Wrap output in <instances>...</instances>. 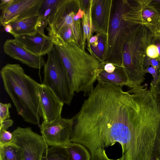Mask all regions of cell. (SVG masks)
Listing matches in <instances>:
<instances>
[{
    "instance_id": "6da1fadb",
    "label": "cell",
    "mask_w": 160,
    "mask_h": 160,
    "mask_svg": "<svg viewBox=\"0 0 160 160\" xmlns=\"http://www.w3.org/2000/svg\"><path fill=\"white\" fill-rule=\"evenodd\" d=\"M97 82L73 117L70 142L85 146L91 160H138L147 130L140 90Z\"/></svg>"
},
{
    "instance_id": "7a4b0ae2",
    "label": "cell",
    "mask_w": 160,
    "mask_h": 160,
    "mask_svg": "<svg viewBox=\"0 0 160 160\" xmlns=\"http://www.w3.org/2000/svg\"><path fill=\"white\" fill-rule=\"evenodd\" d=\"M0 73L4 88L18 114L25 121L39 127L42 118L41 84L27 75L18 64L8 63L2 68Z\"/></svg>"
},
{
    "instance_id": "3957f363",
    "label": "cell",
    "mask_w": 160,
    "mask_h": 160,
    "mask_svg": "<svg viewBox=\"0 0 160 160\" xmlns=\"http://www.w3.org/2000/svg\"><path fill=\"white\" fill-rule=\"evenodd\" d=\"M54 46L62 60L74 92L88 94L93 89L101 62L76 43L59 41Z\"/></svg>"
},
{
    "instance_id": "277c9868",
    "label": "cell",
    "mask_w": 160,
    "mask_h": 160,
    "mask_svg": "<svg viewBox=\"0 0 160 160\" xmlns=\"http://www.w3.org/2000/svg\"><path fill=\"white\" fill-rule=\"evenodd\" d=\"M152 36L149 30L141 25L129 35L124 44L121 67L128 78L127 87L131 88L141 85L145 80L144 61Z\"/></svg>"
},
{
    "instance_id": "5b68a950",
    "label": "cell",
    "mask_w": 160,
    "mask_h": 160,
    "mask_svg": "<svg viewBox=\"0 0 160 160\" xmlns=\"http://www.w3.org/2000/svg\"><path fill=\"white\" fill-rule=\"evenodd\" d=\"M127 0L113 1L108 35L105 39V50L101 62L112 63L116 67L122 63L124 44L129 35L140 26H128L122 19Z\"/></svg>"
},
{
    "instance_id": "8992f818",
    "label": "cell",
    "mask_w": 160,
    "mask_h": 160,
    "mask_svg": "<svg viewBox=\"0 0 160 160\" xmlns=\"http://www.w3.org/2000/svg\"><path fill=\"white\" fill-rule=\"evenodd\" d=\"M47 55L42 84L50 88L64 103L69 105L74 92L68 72L54 46Z\"/></svg>"
},
{
    "instance_id": "52a82bcc",
    "label": "cell",
    "mask_w": 160,
    "mask_h": 160,
    "mask_svg": "<svg viewBox=\"0 0 160 160\" xmlns=\"http://www.w3.org/2000/svg\"><path fill=\"white\" fill-rule=\"evenodd\" d=\"M151 0H128L122 19L130 25L145 26L153 35L159 32L160 12L150 4Z\"/></svg>"
},
{
    "instance_id": "ba28073f",
    "label": "cell",
    "mask_w": 160,
    "mask_h": 160,
    "mask_svg": "<svg viewBox=\"0 0 160 160\" xmlns=\"http://www.w3.org/2000/svg\"><path fill=\"white\" fill-rule=\"evenodd\" d=\"M12 133L13 142L22 148L24 160H42L49 148L42 135L33 131L31 127H18Z\"/></svg>"
},
{
    "instance_id": "9c48e42d",
    "label": "cell",
    "mask_w": 160,
    "mask_h": 160,
    "mask_svg": "<svg viewBox=\"0 0 160 160\" xmlns=\"http://www.w3.org/2000/svg\"><path fill=\"white\" fill-rule=\"evenodd\" d=\"M73 125V118H65L61 117L50 123L42 122L39 127L48 146H65L71 142Z\"/></svg>"
},
{
    "instance_id": "30bf717a",
    "label": "cell",
    "mask_w": 160,
    "mask_h": 160,
    "mask_svg": "<svg viewBox=\"0 0 160 160\" xmlns=\"http://www.w3.org/2000/svg\"><path fill=\"white\" fill-rule=\"evenodd\" d=\"M48 22L42 21L38 28L37 33L33 35L15 36V40L33 54L42 56L48 53L54 46L53 39L45 35L44 30Z\"/></svg>"
},
{
    "instance_id": "8fae6325",
    "label": "cell",
    "mask_w": 160,
    "mask_h": 160,
    "mask_svg": "<svg viewBox=\"0 0 160 160\" xmlns=\"http://www.w3.org/2000/svg\"><path fill=\"white\" fill-rule=\"evenodd\" d=\"M43 0H14L2 11L0 23L4 26L12 22L38 15Z\"/></svg>"
},
{
    "instance_id": "7c38bea8",
    "label": "cell",
    "mask_w": 160,
    "mask_h": 160,
    "mask_svg": "<svg viewBox=\"0 0 160 160\" xmlns=\"http://www.w3.org/2000/svg\"><path fill=\"white\" fill-rule=\"evenodd\" d=\"M40 103L43 122L50 123L61 117L64 103L50 88L42 84Z\"/></svg>"
},
{
    "instance_id": "4fadbf2b",
    "label": "cell",
    "mask_w": 160,
    "mask_h": 160,
    "mask_svg": "<svg viewBox=\"0 0 160 160\" xmlns=\"http://www.w3.org/2000/svg\"><path fill=\"white\" fill-rule=\"evenodd\" d=\"M3 49L7 55L30 67L40 69L45 65V62L42 56L31 53L14 39L6 40L3 44Z\"/></svg>"
},
{
    "instance_id": "5bb4252c",
    "label": "cell",
    "mask_w": 160,
    "mask_h": 160,
    "mask_svg": "<svg viewBox=\"0 0 160 160\" xmlns=\"http://www.w3.org/2000/svg\"><path fill=\"white\" fill-rule=\"evenodd\" d=\"M113 0H93L92 23L96 32L106 38L111 18Z\"/></svg>"
},
{
    "instance_id": "9a60e30c",
    "label": "cell",
    "mask_w": 160,
    "mask_h": 160,
    "mask_svg": "<svg viewBox=\"0 0 160 160\" xmlns=\"http://www.w3.org/2000/svg\"><path fill=\"white\" fill-rule=\"evenodd\" d=\"M42 21L39 15L15 21L9 23L12 26L15 36L33 35L37 32Z\"/></svg>"
},
{
    "instance_id": "2e32d148",
    "label": "cell",
    "mask_w": 160,
    "mask_h": 160,
    "mask_svg": "<svg viewBox=\"0 0 160 160\" xmlns=\"http://www.w3.org/2000/svg\"><path fill=\"white\" fill-rule=\"evenodd\" d=\"M93 0H90L89 6L82 18L81 23L82 30V41L81 48L85 50V44L87 41V49L89 53L95 56L93 52L90 44V40L93 33L96 32L93 26L92 17V9Z\"/></svg>"
},
{
    "instance_id": "e0dca14e",
    "label": "cell",
    "mask_w": 160,
    "mask_h": 160,
    "mask_svg": "<svg viewBox=\"0 0 160 160\" xmlns=\"http://www.w3.org/2000/svg\"><path fill=\"white\" fill-rule=\"evenodd\" d=\"M103 64L102 63L97 72V79L99 78L103 81L112 83L121 87L123 86H127L128 78L123 68L116 67L113 72L108 73L103 69Z\"/></svg>"
},
{
    "instance_id": "ac0fdd59",
    "label": "cell",
    "mask_w": 160,
    "mask_h": 160,
    "mask_svg": "<svg viewBox=\"0 0 160 160\" xmlns=\"http://www.w3.org/2000/svg\"><path fill=\"white\" fill-rule=\"evenodd\" d=\"M64 147L68 160H91L89 152L83 145L70 142Z\"/></svg>"
},
{
    "instance_id": "d6986e66",
    "label": "cell",
    "mask_w": 160,
    "mask_h": 160,
    "mask_svg": "<svg viewBox=\"0 0 160 160\" xmlns=\"http://www.w3.org/2000/svg\"><path fill=\"white\" fill-rule=\"evenodd\" d=\"M0 160H24L22 148L13 142L0 146Z\"/></svg>"
},
{
    "instance_id": "ffe728a7",
    "label": "cell",
    "mask_w": 160,
    "mask_h": 160,
    "mask_svg": "<svg viewBox=\"0 0 160 160\" xmlns=\"http://www.w3.org/2000/svg\"><path fill=\"white\" fill-rule=\"evenodd\" d=\"M42 160H68L65 147L50 146L45 152Z\"/></svg>"
},
{
    "instance_id": "44dd1931",
    "label": "cell",
    "mask_w": 160,
    "mask_h": 160,
    "mask_svg": "<svg viewBox=\"0 0 160 160\" xmlns=\"http://www.w3.org/2000/svg\"><path fill=\"white\" fill-rule=\"evenodd\" d=\"M59 0H43L38 15L42 21L48 20L56 9Z\"/></svg>"
},
{
    "instance_id": "7402d4cb",
    "label": "cell",
    "mask_w": 160,
    "mask_h": 160,
    "mask_svg": "<svg viewBox=\"0 0 160 160\" xmlns=\"http://www.w3.org/2000/svg\"><path fill=\"white\" fill-rule=\"evenodd\" d=\"M105 37L100 34L98 39V44L96 47H91L92 50L96 58L101 62L103 59L105 50Z\"/></svg>"
},
{
    "instance_id": "603a6c76",
    "label": "cell",
    "mask_w": 160,
    "mask_h": 160,
    "mask_svg": "<svg viewBox=\"0 0 160 160\" xmlns=\"http://www.w3.org/2000/svg\"><path fill=\"white\" fill-rule=\"evenodd\" d=\"M13 137L12 132L7 130L0 129V146L8 144L13 142Z\"/></svg>"
},
{
    "instance_id": "cb8c5ba5",
    "label": "cell",
    "mask_w": 160,
    "mask_h": 160,
    "mask_svg": "<svg viewBox=\"0 0 160 160\" xmlns=\"http://www.w3.org/2000/svg\"><path fill=\"white\" fill-rule=\"evenodd\" d=\"M11 106L12 105L10 103H4L0 102V123L10 118L9 109Z\"/></svg>"
},
{
    "instance_id": "d4e9b609",
    "label": "cell",
    "mask_w": 160,
    "mask_h": 160,
    "mask_svg": "<svg viewBox=\"0 0 160 160\" xmlns=\"http://www.w3.org/2000/svg\"><path fill=\"white\" fill-rule=\"evenodd\" d=\"M145 73H149L153 77V79L150 83V85L155 87L158 80L160 72L156 68L153 66H149L144 69Z\"/></svg>"
},
{
    "instance_id": "484cf974",
    "label": "cell",
    "mask_w": 160,
    "mask_h": 160,
    "mask_svg": "<svg viewBox=\"0 0 160 160\" xmlns=\"http://www.w3.org/2000/svg\"><path fill=\"white\" fill-rule=\"evenodd\" d=\"M149 66L154 67L160 72V61L158 58H152L146 55L144 61V68Z\"/></svg>"
},
{
    "instance_id": "4316f807",
    "label": "cell",
    "mask_w": 160,
    "mask_h": 160,
    "mask_svg": "<svg viewBox=\"0 0 160 160\" xmlns=\"http://www.w3.org/2000/svg\"><path fill=\"white\" fill-rule=\"evenodd\" d=\"M146 55L152 58H158V53L157 47L151 42L147 48Z\"/></svg>"
},
{
    "instance_id": "83f0119b",
    "label": "cell",
    "mask_w": 160,
    "mask_h": 160,
    "mask_svg": "<svg viewBox=\"0 0 160 160\" xmlns=\"http://www.w3.org/2000/svg\"><path fill=\"white\" fill-rule=\"evenodd\" d=\"M151 43L157 47L158 53V58L160 61V32L152 35Z\"/></svg>"
},
{
    "instance_id": "f1b7e54d",
    "label": "cell",
    "mask_w": 160,
    "mask_h": 160,
    "mask_svg": "<svg viewBox=\"0 0 160 160\" xmlns=\"http://www.w3.org/2000/svg\"><path fill=\"white\" fill-rule=\"evenodd\" d=\"M13 121L10 119H6L0 123V129L7 130L13 124Z\"/></svg>"
},
{
    "instance_id": "f546056e",
    "label": "cell",
    "mask_w": 160,
    "mask_h": 160,
    "mask_svg": "<svg viewBox=\"0 0 160 160\" xmlns=\"http://www.w3.org/2000/svg\"><path fill=\"white\" fill-rule=\"evenodd\" d=\"M116 67L112 63H107L105 64H103V69L106 72L108 73H111L113 72L116 68Z\"/></svg>"
},
{
    "instance_id": "4dcf8cb0",
    "label": "cell",
    "mask_w": 160,
    "mask_h": 160,
    "mask_svg": "<svg viewBox=\"0 0 160 160\" xmlns=\"http://www.w3.org/2000/svg\"><path fill=\"white\" fill-rule=\"evenodd\" d=\"M14 0H1L0 3V9L2 11L7 8Z\"/></svg>"
},
{
    "instance_id": "1f68e13d",
    "label": "cell",
    "mask_w": 160,
    "mask_h": 160,
    "mask_svg": "<svg viewBox=\"0 0 160 160\" xmlns=\"http://www.w3.org/2000/svg\"><path fill=\"white\" fill-rule=\"evenodd\" d=\"M90 3V0H80V8L85 12L88 9Z\"/></svg>"
},
{
    "instance_id": "d6a6232c",
    "label": "cell",
    "mask_w": 160,
    "mask_h": 160,
    "mask_svg": "<svg viewBox=\"0 0 160 160\" xmlns=\"http://www.w3.org/2000/svg\"><path fill=\"white\" fill-rule=\"evenodd\" d=\"M150 4L160 12V0H151Z\"/></svg>"
},
{
    "instance_id": "836d02e7",
    "label": "cell",
    "mask_w": 160,
    "mask_h": 160,
    "mask_svg": "<svg viewBox=\"0 0 160 160\" xmlns=\"http://www.w3.org/2000/svg\"><path fill=\"white\" fill-rule=\"evenodd\" d=\"M85 12L84 11L82 10L81 8H79L74 18V20L77 21L80 19V18H82Z\"/></svg>"
},
{
    "instance_id": "e575fe53",
    "label": "cell",
    "mask_w": 160,
    "mask_h": 160,
    "mask_svg": "<svg viewBox=\"0 0 160 160\" xmlns=\"http://www.w3.org/2000/svg\"><path fill=\"white\" fill-rule=\"evenodd\" d=\"M3 27L4 30L6 32L11 34L13 36H15L12 28L9 23L5 25Z\"/></svg>"
},
{
    "instance_id": "d590c367",
    "label": "cell",
    "mask_w": 160,
    "mask_h": 160,
    "mask_svg": "<svg viewBox=\"0 0 160 160\" xmlns=\"http://www.w3.org/2000/svg\"><path fill=\"white\" fill-rule=\"evenodd\" d=\"M153 87L157 94L160 97V72L158 80L157 82L156 86Z\"/></svg>"
},
{
    "instance_id": "8d00e7d4",
    "label": "cell",
    "mask_w": 160,
    "mask_h": 160,
    "mask_svg": "<svg viewBox=\"0 0 160 160\" xmlns=\"http://www.w3.org/2000/svg\"><path fill=\"white\" fill-rule=\"evenodd\" d=\"M99 33H97L95 36H92L90 39V44L91 45L92 43H94L98 40V37L100 35Z\"/></svg>"
},
{
    "instance_id": "74e56055",
    "label": "cell",
    "mask_w": 160,
    "mask_h": 160,
    "mask_svg": "<svg viewBox=\"0 0 160 160\" xmlns=\"http://www.w3.org/2000/svg\"><path fill=\"white\" fill-rule=\"evenodd\" d=\"M152 160H160V157H157L153 159Z\"/></svg>"
},
{
    "instance_id": "f35d334b",
    "label": "cell",
    "mask_w": 160,
    "mask_h": 160,
    "mask_svg": "<svg viewBox=\"0 0 160 160\" xmlns=\"http://www.w3.org/2000/svg\"><path fill=\"white\" fill-rule=\"evenodd\" d=\"M159 32H160V16L159 18Z\"/></svg>"
}]
</instances>
